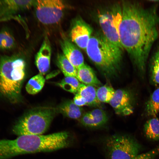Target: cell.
Here are the masks:
<instances>
[{
	"mask_svg": "<svg viewBox=\"0 0 159 159\" xmlns=\"http://www.w3.org/2000/svg\"><path fill=\"white\" fill-rule=\"evenodd\" d=\"M60 45L62 54L77 69L85 64L82 53L71 40L63 37Z\"/></svg>",
	"mask_w": 159,
	"mask_h": 159,
	"instance_id": "8fae6325",
	"label": "cell"
},
{
	"mask_svg": "<svg viewBox=\"0 0 159 159\" xmlns=\"http://www.w3.org/2000/svg\"><path fill=\"white\" fill-rule=\"evenodd\" d=\"M76 78L79 81L86 85L95 87L101 84L92 69L85 64L77 69Z\"/></svg>",
	"mask_w": 159,
	"mask_h": 159,
	"instance_id": "9a60e30c",
	"label": "cell"
},
{
	"mask_svg": "<svg viewBox=\"0 0 159 159\" xmlns=\"http://www.w3.org/2000/svg\"><path fill=\"white\" fill-rule=\"evenodd\" d=\"M145 112L148 116L155 117L159 112V88L153 92L147 102Z\"/></svg>",
	"mask_w": 159,
	"mask_h": 159,
	"instance_id": "ffe728a7",
	"label": "cell"
},
{
	"mask_svg": "<svg viewBox=\"0 0 159 159\" xmlns=\"http://www.w3.org/2000/svg\"><path fill=\"white\" fill-rule=\"evenodd\" d=\"M109 103L117 115L127 116L133 112V96L127 90L118 89L116 90Z\"/></svg>",
	"mask_w": 159,
	"mask_h": 159,
	"instance_id": "30bf717a",
	"label": "cell"
},
{
	"mask_svg": "<svg viewBox=\"0 0 159 159\" xmlns=\"http://www.w3.org/2000/svg\"><path fill=\"white\" fill-rule=\"evenodd\" d=\"M45 80L43 75L39 74L32 77L26 86L27 92L31 95H35L40 92L43 88Z\"/></svg>",
	"mask_w": 159,
	"mask_h": 159,
	"instance_id": "44dd1931",
	"label": "cell"
},
{
	"mask_svg": "<svg viewBox=\"0 0 159 159\" xmlns=\"http://www.w3.org/2000/svg\"><path fill=\"white\" fill-rule=\"evenodd\" d=\"M85 50L89 58L105 75L112 77L117 73L123 50L112 44L102 32L92 34Z\"/></svg>",
	"mask_w": 159,
	"mask_h": 159,
	"instance_id": "3957f363",
	"label": "cell"
},
{
	"mask_svg": "<svg viewBox=\"0 0 159 159\" xmlns=\"http://www.w3.org/2000/svg\"><path fill=\"white\" fill-rule=\"evenodd\" d=\"M57 109V111L63 115L71 119H79L82 115V109L71 100L65 101L61 104Z\"/></svg>",
	"mask_w": 159,
	"mask_h": 159,
	"instance_id": "e0dca14e",
	"label": "cell"
},
{
	"mask_svg": "<svg viewBox=\"0 0 159 159\" xmlns=\"http://www.w3.org/2000/svg\"><path fill=\"white\" fill-rule=\"evenodd\" d=\"M57 63L65 77H77V69L62 53H60L57 54Z\"/></svg>",
	"mask_w": 159,
	"mask_h": 159,
	"instance_id": "d6986e66",
	"label": "cell"
},
{
	"mask_svg": "<svg viewBox=\"0 0 159 159\" xmlns=\"http://www.w3.org/2000/svg\"><path fill=\"white\" fill-rule=\"evenodd\" d=\"M69 132L63 131L47 135H24L13 140H0V159L20 155L48 152L67 148L71 145Z\"/></svg>",
	"mask_w": 159,
	"mask_h": 159,
	"instance_id": "7a4b0ae2",
	"label": "cell"
},
{
	"mask_svg": "<svg viewBox=\"0 0 159 159\" xmlns=\"http://www.w3.org/2000/svg\"><path fill=\"white\" fill-rule=\"evenodd\" d=\"M121 6L120 43L143 75L150 50L158 37L159 16L155 7L145 8L138 1H123Z\"/></svg>",
	"mask_w": 159,
	"mask_h": 159,
	"instance_id": "6da1fadb",
	"label": "cell"
},
{
	"mask_svg": "<svg viewBox=\"0 0 159 159\" xmlns=\"http://www.w3.org/2000/svg\"><path fill=\"white\" fill-rule=\"evenodd\" d=\"M36 1L8 0L0 1V19L18 11L29 9Z\"/></svg>",
	"mask_w": 159,
	"mask_h": 159,
	"instance_id": "5bb4252c",
	"label": "cell"
},
{
	"mask_svg": "<svg viewBox=\"0 0 159 159\" xmlns=\"http://www.w3.org/2000/svg\"><path fill=\"white\" fill-rule=\"evenodd\" d=\"M159 154V146L145 153L138 154L132 159H154Z\"/></svg>",
	"mask_w": 159,
	"mask_h": 159,
	"instance_id": "484cf974",
	"label": "cell"
},
{
	"mask_svg": "<svg viewBox=\"0 0 159 159\" xmlns=\"http://www.w3.org/2000/svg\"><path fill=\"white\" fill-rule=\"evenodd\" d=\"M158 36L159 37V35H158Z\"/></svg>",
	"mask_w": 159,
	"mask_h": 159,
	"instance_id": "f1b7e54d",
	"label": "cell"
},
{
	"mask_svg": "<svg viewBox=\"0 0 159 159\" xmlns=\"http://www.w3.org/2000/svg\"><path fill=\"white\" fill-rule=\"evenodd\" d=\"M51 48L48 38H44L42 45L35 58V63L39 73L44 75L49 71L50 67Z\"/></svg>",
	"mask_w": 159,
	"mask_h": 159,
	"instance_id": "7c38bea8",
	"label": "cell"
},
{
	"mask_svg": "<svg viewBox=\"0 0 159 159\" xmlns=\"http://www.w3.org/2000/svg\"><path fill=\"white\" fill-rule=\"evenodd\" d=\"M73 101L76 105L80 107L87 105V103L84 99L77 93L75 94Z\"/></svg>",
	"mask_w": 159,
	"mask_h": 159,
	"instance_id": "4316f807",
	"label": "cell"
},
{
	"mask_svg": "<svg viewBox=\"0 0 159 159\" xmlns=\"http://www.w3.org/2000/svg\"><path fill=\"white\" fill-rule=\"evenodd\" d=\"M35 13L38 20L45 25L57 24L63 16L66 5L62 0H37Z\"/></svg>",
	"mask_w": 159,
	"mask_h": 159,
	"instance_id": "ba28073f",
	"label": "cell"
},
{
	"mask_svg": "<svg viewBox=\"0 0 159 159\" xmlns=\"http://www.w3.org/2000/svg\"><path fill=\"white\" fill-rule=\"evenodd\" d=\"M57 111L55 109L49 107L34 108L29 111L15 123L12 132L18 136L42 135L48 129Z\"/></svg>",
	"mask_w": 159,
	"mask_h": 159,
	"instance_id": "5b68a950",
	"label": "cell"
},
{
	"mask_svg": "<svg viewBox=\"0 0 159 159\" xmlns=\"http://www.w3.org/2000/svg\"><path fill=\"white\" fill-rule=\"evenodd\" d=\"M81 83L75 77H65L57 85L64 90L76 94Z\"/></svg>",
	"mask_w": 159,
	"mask_h": 159,
	"instance_id": "603a6c76",
	"label": "cell"
},
{
	"mask_svg": "<svg viewBox=\"0 0 159 159\" xmlns=\"http://www.w3.org/2000/svg\"><path fill=\"white\" fill-rule=\"evenodd\" d=\"M15 45L14 38L8 31L4 30L0 32V49H10Z\"/></svg>",
	"mask_w": 159,
	"mask_h": 159,
	"instance_id": "d4e9b609",
	"label": "cell"
},
{
	"mask_svg": "<svg viewBox=\"0 0 159 159\" xmlns=\"http://www.w3.org/2000/svg\"><path fill=\"white\" fill-rule=\"evenodd\" d=\"M92 33L91 27L81 18L78 17L72 23L70 32V40L79 48L85 50Z\"/></svg>",
	"mask_w": 159,
	"mask_h": 159,
	"instance_id": "9c48e42d",
	"label": "cell"
},
{
	"mask_svg": "<svg viewBox=\"0 0 159 159\" xmlns=\"http://www.w3.org/2000/svg\"><path fill=\"white\" fill-rule=\"evenodd\" d=\"M115 91L112 87L107 85L99 87L96 90L97 98L100 102L109 103Z\"/></svg>",
	"mask_w": 159,
	"mask_h": 159,
	"instance_id": "cb8c5ba5",
	"label": "cell"
},
{
	"mask_svg": "<svg viewBox=\"0 0 159 159\" xmlns=\"http://www.w3.org/2000/svg\"><path fill=\"white\" fill-rule=\"evenodd\" d=\"M104 145L107 159H132L141 148L134 138L127 134L110 136L105 139Z\"/></svg>",
	"mask_w": 159,
	"mask_h": 159,
	"instance_id": "8992f818",
	"label": "cell"
},
{
	"mask_svg": "<svg viewBox=\"0 0 159 159\" xmlns=\"http://www.w3.org/2000/svg\"><path fill=\"white\" fill-rule=\"evenodd\" d=\"M96 90L95 87L93 86L82 83L77 93L84 99L87 105L97 106L100 105V102L97 98Z\"/></svg>",
	"mask_w": 159,
	"mask_h": 159,
	"instance_id": "2e32d148",
	"label": "cell"
},
{
	"mask_svg": "<svg viewBox=\"0 0 159 159\" xmlns=\"http://www.w3.org/2000/svg\"><path fill=\"white\" fill-rule=\"evenodd\" d=\"M24 60L15 56L0 58V93L12 103L19 100L25 75Z\"/></svg>",
	"mask_w": 159,
	"mask_h": 159,
	"instance_id": "277c9868",
	"label": "cell"
},
{
	"mask_svg": "<svg viewBox=\"0 0 159 159\" xmlns=\"http://www.w3.org/2000/svg\"><path fill=\"white\" fill-rule=\"evenodd\" d=\"M150 71L151 82L159 86V48L155 52L151 59Z\"/></svg>",
	"mask_w": 159,
	"mask_h": 159,
	"instance_id": "7402d4cb",
	"label": "cell"
},
{
	"mask_svg": "<svg viewBox=\"0 0 159 159\" xmlns=\"http://www.w3.org/2000/svg\"><path fill=\"white\" fill-rule=\"evenodd\" d=\"M143 130L147 138L152 141L159 140V120L158 118L154 117L147 121Z\"/></svg>",
	"mask_w": 159,
	"mask_h": 159,
	"instance_id": "ac0fdd59",
	"label": "cell"
},
{
	"mask_svg": "<svg viewBox=\"0 0 159 159\" xmlns=\"http://www.w3.org/2000/svg\"><path fill=\"white\" fill-rule=\"evenodd\" d=\"M122 18L121 5L115 4L100 12L98 16L102 32L112 44L124 49L120 41L119 28Z\"/></svg>",
	"mask_w": 159,
	"mask_h": 159,
	"instance_id": "52a82bcc",
	"label": "cell"
},
{
	"mask_svg": "<svg viewBox=\"0 0 159 159\" xmlns=\"http://www.w3.org/2000/svg\"><path fill=\"white\" fill-rule=\"evenodd\" d=\"M148 1L151 2H157L159 1L158 0H149Z\"/></svg>",
	"mask_w": 159,
	"mask_h": 159,
	"instance_id": "83f0119b",
	"label": "cell"
},
{
	"mask_svg": "<svg viewBox=\"0 0 159 159\" xmlns=\"http://www.w3.org/2000/svg\"><path fill=\"white\" fill-rule=\"evenodd\" d=\"M108 119V116L104 110L97 108L83 114L80 121L83 126L94 128L105 125Z\"/></svg>",
	"mask_w": 159,
	"mask_h": 159,
	"instance_id": "4fadbf2b",
	"label": "cell"
}]
</instances>
